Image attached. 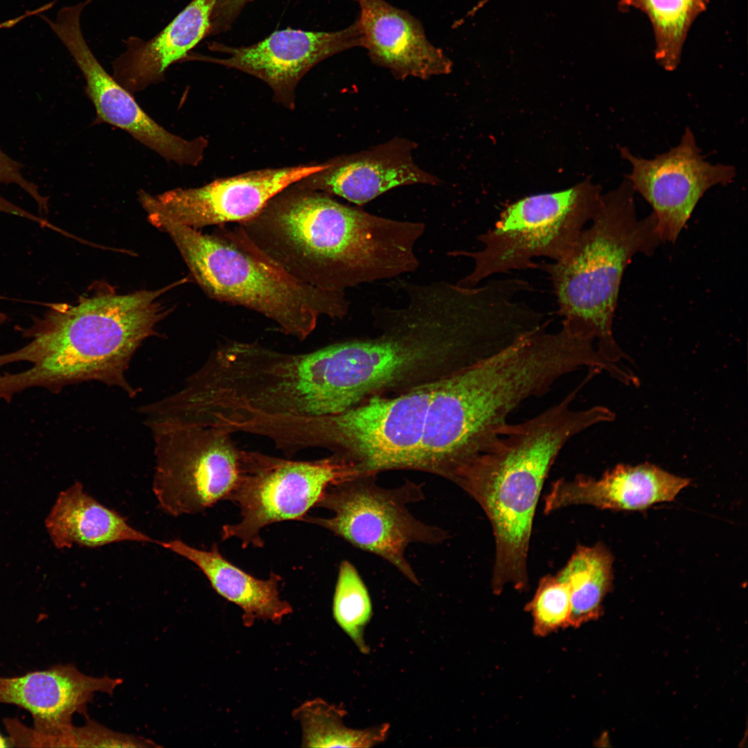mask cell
<instances>
[{
    "label": "cell",
    "instance_id": "cell-1",
    "mask_svg": "<svg viewBox=\"0 0 748 748\" xmlns=\"http://www.w3.org/2000/svg\"><path fill=\"white\" fill-rule=\"evenodd\" d=\"M238 226L294 278L335 292L416 270V245L425 229L421 222L373 215L296 184Z\"/></svg>",
    "mask_w": 748,
    "mask_h": 748
},
{
    "label": "cell",
    "instance_id": "cell-2",
    "mask_svg": "<svg viewBox=\"0 0 748 748\" xmlns=\"http://www.w3.org/2000/svg\"><path fill=\"white\" fill-rule=\"evenodd\" d=\"M551 322L440 381L411 470L449 480L497 440L522 402L542 396L562 377L588 366L585 342L563 328L550 332Z\"/></svg>",
    "mask_w": 748,
    "mask_h": 748
},
{
    "label": "cell",
    "instance_id": "cell-3",
    "mask_svg": "<svg viewBox=\"0 0 748 748\" xmlns=\"http://www.w3.org/2000/svg\"><path fill=\"white\" fill-rule=\"evenodd\" d=\"M181 282L157 290L97 294L74 304L50 305L42 317L21 330L28 343L0 354V366L30 364L23 371L0 373V401H10L32 387L55 392L90 380L134 396L136 391L125 375L129 363L166 313L161 296Z\"/></svg>",
    "mask_w": 748,
    "mask_h": 748
},
{
    "label": "cell",
    "instance_id": "cell-4",
    "mask_svg": "<svg viewBox=\"0 0 748 748\" xmlns=\"http://www.w3.org/2000/svg\"><path fill=\"white\" fill-rule=\"evenodd\" d=\"M579 385L558 404L518 424L507 423L483 452L459 467L449 481L483 508L492 528L495 560L492 588L528 585L527 560L537 501L559 452L573 437L608 422L607 407L576 410Z\"/></svg>",
    "mask_w": 748,
    "mask_h": 748
},
{
    "label": "cell",
    "instance_id": "cell-5",
    "mask_svg": "<svg viewBox=\"0 0 748 748\" xmlns=\"http://www.w3.org/2000/svg\"><path fill=\"white\" fill-rule=\"evenodd\" d=\"M142 206L149 222L167 233L193 277L211 298L256 312L299 340L321 317L342 319L350 303L344 292L322 290L288 274L260 251L237 226L203 233L168 215L150 199Z\"/></svg>",
    "mask_w": 748,
    "mask_h": 748
},
{
    "label": "cell",
    "instance_id": "cell-6",
    "mask_svg": "<svg viewBox=\"0 0 748 748\" xmlns=\"http://www.w3.org/2000/svg\"><path fill=\"white\" fill-rule=\"evenodd\" d=\"M635 191L626 178L602 195L598 212L570 252L553 262H536L548 274L562 326L595 341L603 356L617 364L627 355L612 332L622 278L638 254L653 255L662 244L651 213L636 216Z\"/></svg>",
    "mask_w": 748,
    "mask_h": 748
},
{
    "label": "cell",
    "instance_id": "cell-7",
    "mask_svg": "<svg viewBox=\"0 0 748 748\" xmlns=\"http://www.w3.org/2000/svg\"><path fill=\"white\" fill-rule=\"evenodd\" d=\"M441 380L398 395L374 396L335 413L253 417L236 429L269 438L287 457L308 448L328 449L355 477L411 470L429 401Z\"/></svg>",
    "mask_w": 748,
    "mask_h": 748
},
{
    "label": "cell",
    "instance_id": "cell-8",
    "mask_svg": "<svg viewBox=\"0 0 748 748\" xmlns=\"http://www.w3.org/2000/svg\"><path fill=\"white\" fill-rule=\"evenodd\" d=\"M602 195L601 187L587 178L568 189L507 205L493 227L478 236L482 249L449 253L473 260L472 271L456 283L473 287L495 274L535 269L539 257L562 260L598 212Z\"/></svg>",
    "mask_w": 748,
    "mask_h": 748
},
{
    "label": "cell",
    "instance_id": "cell-9",
    "mask_svg": "<svg viewBox=\"0 0 748 748\" xmlns=\"http://www.w3.org/2000/svg\"><path fill=\"white\" fill-rule=\"evenodd\" d=\"M376 479L375 475L357 476L330 486L316 507L332 511V517L306 515L301 521L319 526L380 557L419 585L405 557L407 546L412 543L440 544L448 533L410 513L408 505L424 499L421 484L407 481L398 488H386Z\"/></svg>",
    "mask_w": 748,
    "mask_h": 748
},
{
    "label": "cell",
    "instance_id": "cell-10",
    "mask_svg": "<svg viewBox=\"0 0 748 748\" xmlns=\"http://www.w3.org/2000/svg\"><path fill=\"white\" fill-rule=\"evenodd\" d=\"M154 440L152 491L172 517L228 500L240 476L242 449L229 431L171 420H145Z\"/></svg>",
    "mask_w": 748,
    "mask_h": 748
},
{
    "label": "cell",
    "instance_id": "cell-11",
    "mask_svg": "<svg viewBox=\"0 0 748 748\" xmlns=\"http://www.w3.org/2000/svg\"><path fill=\"white\" fill-rule=\"evenodd\" d=\"M348 465L333 454L317 460L292 461L242 450L240 476L228 500L241 519L222 528V539L237 538L242 547L261 548L260 531L283 521H301L331 485L353 477Z\"/></svg>",
    "mask_w": 748,
    "mask_h": 748
},
{
    "label": "cell",
    "instance_id": "cell-12",
    "mask_svg": "<svg viewBox=\"0 0 748 748\" xmlns=\"http://www.w3.org/2000/svg\"><path fill=\"white\" fill-rule=\"evenodd\" d=\"M91 0L62 8L55 20L41 17L49 26L81 71L86 92L93 103L96 118L129 133L166 161L179 165L197 166L203 159L207 141L188 140L159 125L141 107L132 93L123 87L99 62L88 45L80 19Z\"/></svg>",
    "mask_w": 748,
    "mask_h": 748
},
{
    "label": "cell",
    "instance_id": "cell-13",
    "mask_svg": "<svg viewBox=\"0 0 748 748\" xmlns=\"http://www.w3.org/2000/svg\"><path fill=\"white\" fill-rule=\"evenodd\" d=\"M619 151L631 166L625 178L652 207L662 243L677 240L708 190L736 177L734 166L705 159L688 127L678 145L653 159L636 157L627 147Z\"/></svg>",
    "mask_w": 748,
    "mask_h": 748
},
{
    "label": "cell",
    "instance_id": "cell-14",
    "mask_svg": "<svg viewBox=\"0 0 748 748\" xmlns=\"http://www.w3.org/2000/svg\"><path fill=\"white\" fill-rule=\"evenodd\" d=\"M121 683V679L107 676H88L72 664L17 677L0 676V703L22 708L33 720V728L17 719L6 720L12 747H64L73 715L84 714L96 693L111 695Z\"/></svg>",
    "mask_w": 748,
    "mask_h": 748
},
{
    "label": "cell",
    "instance_id": "cell-15",
    "mask_svg": "<svg viewBox=\"0 0 748 748\" xmlns=\"http://www.w3.org/2000/svg\"><path fill=\"white\" fill-rule=\"evenodd\" d=\"M362 33L356 20L333 32L286 28L246 46H231L213 42L211 51L226 56L190 55L253 75L267 84L275 100L285 107H295V91L303 76L324 60L354 47H362Z\"/></svg>",
    "mask_w": 748,
    "mask_h": 748
},
{
    "label": "cell",
    "instance_id": "cell-16",
    "mask_svg": "<svg viewBox=\"0 0 748 748\" xmlns=\"http://www.w3.org/2000/svg\"><path fill=\"white\" fill-rule=\"evenodd\" d=\"M322 168L321 163L261 169L150 197L168 215L195 229L239 224L257 215L279 193Z\"/></svg>",
    "mask_w": 748,
    "mask_h": 748
},
{
    "label": "cell",
    "instance_id": "cell-17",
    "mask_svg": "<svg viewBox=\"0 0 748 748\" xmlns=\"http://www.w3.org/2000/svg\"><path fill=\"white\" fill-rule=\"evenodd\" d=\"M413 142L395 138L370 149L333 158L323 168L295 184L363 205L394 188L437 185L436 176L414 161Z\"/></svg>",
    "mask_w": 748,
    "mask_h": 748
},
{
    "label": "cell",
    "instance_id": "cell-18",
    "mask_svg": "<svg viewBox=\"0 0 748 748\" xmlns=\"http://www.w3.org/2000/svg\"><path fill=\"white\" fill-rule=\"evenodd\" d=\"M362 47L371 61L400 79H428L449 73L451 60L427 39L421 23L385 0H355Z\"/></svg>",
    "mask_w": 748,
    "mask_h": 748
},
{
    "label": "cell",
    "instance_id": "cell-19",
    "mask_svg": "<svg viewBox=\"0 0 748 748\" xmlns=\"http://www.w3.org/2000/svg\"><path fill=\"white\" fill-rule=\"evenodd\" d=\"M691 480L644 463L619 464L596 479L578 475L553 483L544 498V513L573 505H591L600 509L643 510L652 505L673 501Z\"/></svg>",
    "mask_w": 748,
    "mask_h": 748
},
{
    "label": "cell",
    "instance_id": "cell-20",
    "mask_svg": "<svg viewBox=\"0 0 748 748\" xmlns=\"http://www.w3.org/2000/svg\"><path fill=\"white\" fill-rule=\"evenodd\" d=\"M217 0H192L163 30L150 39L132 36L112 63L114 78L130 93L159 83L172 64L186 60L207 37Z\"/></svg>",
    "mask_w": 748,
    "mask_h": 748
},
{
    "label": "cell",
    "instance_id": "cell-21",
    "mask_svg": "<svg viewBox=\"0 0 748 748\" xmlns=\"http://www.w3.org/2000/svg\"><path fill=\"white\" fill-rule=\"evenodd\" d=\"M158 543L195 564L219 595L240 607L245 626L256 619L279 623L292 612L290 603L279 596V575L271 572L266 580L256 578L227 560L216 544L201 550L179 539Z\"/></svg>",
    "mask_w": 748,
    "mask_h": 748
},
{
    "label": "cell",
    "instance_id": "cell-22",
    "mask_svg": "<svg viewBox=\"0 0 748 748\" xmlns=\"http://www.w3.org/2000/svg\"><path fill=\"white\" fill-rule=\"evenodd\" d=\"M45 526L57 549H70L75 544L97 548L124 541L157 542L89 495L78 481L59 494L45 519Z\"/></svg>",
    "mask_w": 748,
    "mask_h": 748
},
{
    "label": "cell",
    "instance_id": "cell-23",
    "mask_svg": "<svg viewBox=\"0 0 748 748\" xmlns=\"http://www.w3.org/2000/svg\"><path fill=\"white\" fill-rule=\"evenodd\" d=\"M614 558L603 543L578 545L566 565L555 575L567 582L571 594L570 626L596 620L603 601L612 588Z\"/></svg>",
    "mask_w": 748,
    "mask_h": 748
},
{
    "label": "cell",
    "instance_id": "cell-24",
    "mask_svg": "<svg viewBox=\"0 0 748 748\" xmlns=\"http://www.w3.org/2000/svg\"><path fill=\"white\" fill-rule=\"evenodd\" d=\"M708 0H621V6L644 13L652 26L654 57L667 71H675L684 42L695 19L706 9Z\"/></svg>",
    "mask_w": 748,
    "mask_h": 748
},
{
    "label": "cell",
    "instance_id": "cell-25",
    "mask_svg": "<svg viewBox=\"0 0 748 748\" xmlns=\"http://www.w3.org/2000/svg\"><path fill=\"white\" fill-rule=\"evenodd\" d=\"M346 715L342 706L320 698L308 700L293 711L292 716L302 728L305 747H371L383 742L389 725L383 724L364 729H353L344 723Z\"/></svg>",
    "mask_w": 748,
    "mask_h": 748
},
{
    "label": "cell",
    "instance_id": "cell-26",
    "mask_svg": "<svg viewBox=\"0 0 748 748\" xmlns=\"http://www.w3.org/2000/svg\"><path fill=\"white\" fill-rule=\"evenodd\" d=\"M333 616L359 650L368 652L364 638V628L372 616L368 589L355 566L341 561L332 603Z\"/></svg>",
    "mask_w": 748,
    "mask_h": 748
},
{
    "label": "cell",
    "instance_id": "cell-27",
    "mask_svg": "<svg viewBox=\"0 0 748 748\" xmlns=\"http://www.w3.org/2000/svg\"><path fill=\"white\" fill-rule=\"evenodd\" d=\"M526 609L532 614L533 630L538 636L570 626L571 603L568 584L556 576L542 577Z\"/></svg>",
    "mask_w": 748,
    "mask_h": 748
},
{
    "label": "cell",
    "instance_id": "cell-28",
    "mask_svg": "<svg viewBox=\"0 0 748 748\" xmlns=\"http://www.w3.org/2000/svg\"><path fill=\"white\" fill-rule=\"evenodd\" d=\"M15 184L28 193L37 203L40 211H48V199L38 187L27 180L21 172V165L0 149V185Z\"/></svg>",
    "mask_w": 748,
    "mask_h": 748
},
{
    "label": "cell",
    "instance_id": "cell-29",
    "mask_svg": "<svg viewBox=\"0 0 748 748\" xmlns=\"http://www.w3.org/2000/svg\"><path fill=\"white\" fill-rule=\"evenodd\" d=\"M252 0H217L211 17L208 37L231 29L245 6Z\"/></svg>",
    "mask_w": 748,
    "mask_h": 748
},
{
    "label": "cell",
    "instance_id": "cell-30",
    "mask_svg": "<svg viewBox=\"0 0 748 748\" xmlns=\"http://www.w3.org/2000/svg\"><path fill=\"white\" fill-rule=\"evenodd\" d=\"M0 212L26 218L28 211L20 208L0 195Z\"/></svg>",
    "mask_w": 748,
    "mask_h": 748
},
{
    "label": "cell",
    "instance_id": "cell-31",
    "mask_svg": "<svg viewBox=\"0 0 748 748\" xmlns=\"http://www.w3.org/2000/svg\"><path fill=\"white\" fill-rule=\"evenodd\" d=\"M9 747H12L11 742H10L9 738H5L0 733V748Z\"/></svg>",
    "mask_w": 748,
    "mask_h": 748
},
{
    "label": "cell",
    "instance_id": "cell-32",
    "mask_svg": "<svg viewBox=\"0 0 748 748\" xmlns=\"http://www.w3.org/2000/svg\"><path fill=\"white\" fill-rule=\"evenodd\" d=\"M6 315L4 313L0 312V324L3 323L6 321Z\"/></svg>",
    "mask_w": 748,
    "mask_h": 748
}]
</instances>
